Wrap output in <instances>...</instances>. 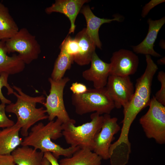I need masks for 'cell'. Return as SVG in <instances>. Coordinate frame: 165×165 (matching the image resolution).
<instances>
[{"label":"cell","mask_w":165,"mask_h":165,"mask_svg":"<svg viewBox=\"0 0 165 165\" xmlns=\"http://www.w3.org/2000/svg\"><path fill=\"white\" fill-rule=\"evenodd\" d=\"M107 92L113 101L115 108L123 109L128 106L134 94V88L129 76L110 75L105 87Z\"/></svg>","instance_id":"obj_9"},{"label":"cell","mask_w":165,"mask_h":165,"mask_svg":"<svg viewBox=\"0 0 165 165\" xmlns=\"http://www.w3.org/2000/svg\"><path fill=\"white\" fill-rule=\"evenodd\" d=\"M44 157L49 161L51 165H60L58 162L57 159L51 152H44Z\"/></svg>","instance_id":"obj_30"},{"label":"cell","mask_w":165,"mask_h":165,"mask_svg":"<svg viewBox=\"0 0 165 165\" xmlns=\"http://www.w3.org/2000/svg\"><path fill=\"white\" fill-rule=\"evenodd\" d=\"M72 102L75 112L80 115L93 112L101 115L109 114L115 108L114 102L105 87L88 89L85 92L80 94H72Z\"/></svg>","instance_id":"obj_5"},{"label":"cell","mask_w":165,"mask_h":165,"mask_svg":"<svg viewBox=\"0 0 165 165\" xmlns=\"http://www.w3.org/2000/svg\"><path fill=\"white\" fill-rule=\"evenodd\" d=\"M11 154L0 155V165H15Z\"/></svg>","instance_id":"obj_29"},{"label":"cell","mask_w":165,"mask_h":165,"mask_svg":"<svg viewBox=\"0 0 165 165\" xmlns=\"http://www.w3.org/2000/svg\"><path fill=\"white\" fill-rule=\"evenodd\" d=\"M6 104H0V128H3L11 127L15 124L14 122L6 115Z\"/></svg>","instance_id":"obj_26"},{"label":"cell","mask_w":165,"mask_h":165,"mask_svg":"<svg viewBox=\"0 0 165 165\" xmlns=\"http://www.w3.org/2000/svg\"><path fill=\"white\" fill-rule=\"evenodd\" d=\"M78 41L79 50L74 61L80 66L88 65L95 52L96 46L87 34L86 28L78 32L75 38Z\"/></svg>","instance_id":"obj_17"},{"label":"cell","mask_w":165,"mask_h":165,"mask_svg":"<svg viewBox=\"0 0 165 165\" xmlns=\"http://www.w3.org/2000/svg\"><path fill=\"white\" fill-rule=\"evenodd\" d=\"M70 89L73 94L79 95L84 93L88 89L85 85L76 82L72 84Z\"/></svg>","instance_id":"obj_27"},{"label":"cell","mask_w":165,"mask_h":165,"mask_svg":"<svg viewBox=\"0 0 165 165\" xmlns=\"http://www.w3.org/2000/svg\"><path fill=\"white\" fill-rule=\"evenodd\" d=\"M158 64H165V57H163L162 58L159 60L158 61Z\"/></svg>","instance_id":"obj_32"},{"label":"cell","mask_w":165,"mask_h":165,"mask_svg":"<svg viewBox=\"0 0 165 165\" xmlns=\"http://www.w3.org/2000/svg\"><path fill=\"white\" fill-rule=\"evenodd\" d=\"M88 2V0H57L51 6L46 9L45 12L48 14L59 13L65 15L71 23L69 34L73 33L76 28V17L84 4Z\"/></svg>","instance_id":"obj_13"},{"label":"cell","mask_w":165,"mask_h":165,"mask_svg":"<svg viewBox=\"0 0 165 165\" xmlns=\"http://www.w3.org/2000/svg\"><path fill=\"white\" fill-rule=\"evenodd\" d=\"M139 63L138 57L131 51L122 49L114 52L110 59V75L127 76L134 74Z\"/></svg>","instance_id":"obj_11"},{"label":"cell","mask_w":165,"mask_h":165,"mask_svg":"<svg viewBox=\"0 0 165 165\" xmlns=\"http://www.w3.org/2000/svg\"><path fill=\"white\" fill-rule=\"evenodd\" d=\"M13 94L16 97L15 103H12L6 106V112L15 114L16 116V123L21 127V134L25 137L28 134L29 129L37 122L48 119L46 111L43 107L36 108L37 103L43 105L45 98L43 95L31 97L23 92L21 89L13 85Z\"/></svg>","instance_id":"obj_3"},{"label":"cell","mask_w":165,"mask_h":165,"mask_svg":"<svg viewBox=\"0 0 165 165\" xmlns=\"http://www.w3.org/2000/svg\"><path fill=\"white\" fill-rule=\"evenodd\" d=\"M164 2L165 0H151L143 7L141 13V16L143 17H145L152 8Z\"/></svg>","instance_id":"obj_28"},{"label":"cell","mask_w":165,"mask_h":165,"mask_svg":"<svg viewBox=\"0 0 165 165\" xmlns=\"http://www.w3.org/2000/svg\"><path fill=\"white\" fill-rule=\"evenodd\" d=\"M9 75L6 73H2L0 75V100L2 103L5 104L11 103L10 100L6 98L2 92V88L5 87L7 90V94L9 95L13 94V89L11 87L8 82Z\"/></svg>","instance_id":"obj_24"},{"label":"cell","mask_w":165,"mask_h":165,"mask_svg":"<svg viewBox=\"0 0 165 165\" xmlns=\"http://www.w3.org/2000/svg\"><path fill=\"white\" fill-rule=\"evenodd\" d=\"M80 13L84 15L86 20L87 27L86 32L96 46L101 49V43L99 39L98 31L101 26L103 24L109 23L113 21L120 22V16H115L112 19L101 18L93 13L89 6L82 7Z\"/></svg>","instance_id":"obj_15"},{"label":"cell","mask_w":165,"mask_h":165,"mask_svg":"<svg viewBox=\"0 0 165 165\" xmlns=\"http://www.w3.org/2000/svg\"><path fill=\"white\" fill-rule=\"evenodd\" d=\"M7 53L4 41L0 40V75H14L23 71L25 64L18 55L14 54L10 56Z\"/></svg>","instance_id":"obj_18"},{"label":"cell","mask_w":165,"mask_h":165,"mask_svg":"<svg viewBox=\"0 0 165 165\" xmlns=\"http://www.w3.org/2000/svg\"><path fill=\"white\" fill-rule=\"evenodd\" d=\"M147 22L149 27L146 37L139 44L132 46V49L134 51L137 53L149 55L156 57H161L160 54L154 50L153 46L158 33L165 23V17L156 20L149 18Z\"/></svg>","instance_id":"obj_14"},{"label":"cell","mask_w":165,"mask_h":165,"mask_svg":"<svg viewBox=\"0 0 165 165\" xmlns=\"http://www.w3.org/2000/svg\"><path fill=\"white\" fill-rule=\"evenodd\" d=\"M61 51L57 58L51 74V78L55 81H58L64 78L67 70L70 68L74 61L73 57L67 53L63 49Z\"/></svg>","instance_id":"obj_22"},{"label":"cell","mask_w":165,"mask_h":165,"mask_svg":"<svg viewBox=\"0 0 165 165\" xmlns=\"http://www.w3.org/2000/svg\"><path fill=\"white\" fill-rule=\"evenodd\" d=\"M102 160L92 151L79 148L70 157L61 159L59 163L60 165H101Z\"/></svg>","instance_id":"obj_20"},{"label":"cell","mask_w":165,"mask_h":165,"mask_svg":"<svg viewBox=\"0 0 165 165\" xmlns=\"http://www.w3.org/2000/svg\"><path fill=\"white\" fill-rule=\"evenodd\" d=\"M102 125L96 136L92 151L105 160L109 159V150L114 135L121 130L116 117L105 114Z\"/></svg>","instance_id":"obj_10"},{"label":"cell","mask_w":165,"mask_h":165,"mask_svg":"<svg viewBox=\"0 0 165 165\" xmlns=\"http://www.w3.org/2000/svg\"><path fill=\"white\" fill-rule=\"evenodd\" d=\"M8 53L17 52L25 64L37 59L41 52V47L35 36L26 28H22L10 38L4 41Z\"/></svg>","instance_id":"obj_7"},{"label":"cell","mask_w":165,"mask_h":165,"mask_svg":"<svg viewBox=\"0 0 165 165\" xmlns=\"http://www.w3.org/2000/svg\"><path fill=\"white\" fill-rule=\"evenodd\" d=\"M147 64L145 71L137 80L133 96L126 108L123 110V126L118 138L119 141L127 142L131 125L138 114L149 106L150 100L151 86L153 77L158 69L150 55H145Z\"/></svg>","instance_id":"obj_1"},{"label":"cell","mask_w":165,"mask_h":165,"mask_svg":"<svg viewBox=\"0 0 165 165\" xmlns=\"http://www.w3.org/2000/svg\"><path fill=\"white\" fill-rule=\"evenodd\" d=\"M17 165H42L44 153L27 146L18 147L11 153Z\"/></svg>","instance_id":"obj_19"},{"label":"cell","mask_w":165,"mask_h":165,"mask_svg":"<svg viewBox=\"0 0 165 165\" xmlns=\"http://www.w3.org/2000/svg\"><path fill=\"white\" fill-rule=\"evenodd\" d=\"M90 68L82 72V76L86 80L92 82L94 88L105 87L110 75V63L102 60L95 52H94Z\"/></svg>","instance_id":"obj_12"},{"label":"cell","mask_w":165,"mask_h":165,"mask_svg":"<svg viewBox=\"0 0 165 165\" xmlns=\"http://www.w3.org/2000/svg\"><path fill=\"white\" fill-rule=\"evenodd\" d=\"M19 30L8 8L0 2V40L4 41L10 38Z\"/></svg>","instance_id":"obj_21"},{"label":"cell","mask_w":165,"mask_h":165,"mask_svg":"<svg viewBox=\"0 0 165 165\" xmlns=\"http://www.w3.org/2000/svg\"><path fill=\"white\" fill-rule=\"evenodd\" d=\"M42 165H51L49 161L45 157H43L42 161Z\"/></svg>","instance_id":"obj_31"},{"label":"cell","mask_w":165,"mask_h":165,"mask_svg":"<svg viewBox=\"0 0 165 165\" xmlns=\"http://www.w3.org/2000/svg\"><path fill=\"white\" fill-rule=\"evenodd\" d=\"M21 128L16 123L11 127L0 130V155L11 154L21 145L22 141L19 136Z\"/></svg>","instance_id":"obj_16"},{"label":"cell","mask_w":165,"mask_h":165,"mask_svg":"<svg viewBox=\"0 0 165 165\" xmlns=\"http://www.w3.org/2000/svg\"><path fill=\"white\" fill-rule=\"evenodd\" d=\"M90 118V122L79 126H75V121L71 119L62 124V136L68 144L93 151L95 138L101 130L104 117L94 112Z\"/></svg>","instance_id":"obj_4"},{"label":"cell","mask_w":165,"mask_h":165,"mask_svg":"<svg viewBox=\"0 0 165 165\" xmlns=\"http://www.w3.org/2000/svg\"><path fill=\"white\" fill-rule=\"evenodd\" d=\"M70 80L68 77H64L58 81L54 80L50 77L49 78L50 85V93L43 105L46 108L49 121L57 117L64 123L71 119L65 108L63 99L64 88Z\"/></svg>","instance_id":"obj_8"},{"label":"cell","mask_w":165,"mask_h":165,"mask_svg":"<svg viewBox=\"0 0 165 165\" xmlns=\"http://www.w3.org/2000/svg\"><path fill=\"white\" fill-rule=\"evenodd\" d=\"M60 48L74 58L79 52L78 41L75 38H73L70 36H67L61 43Z\"/></svg>","instance_id":"obj_23"},{"label":"cell","mask_w":165,"mask_h":165,"mask_svg":"<svg viewBox=\"0 0 165 165\" xmlns=\"http://www.w3.org/2000/svg\"><path fill=\"white\" fill-rule=\"evenodd\" d=\"M149 109L139 120L146 137L158 144L165 143V106L154 96L151 99Z\"/></svg>","instance_id":"obj_6"},{"label":"cell","mask_w":165,"mask_h":165,"mask_svg":"<svg viewBox=\"0 0 165 165\" xmlns=\"http://www.w3.org/2000/svg\"><path fill=\"white\" fill-rule=\"evenodd\" d=\"M158 80L161 83V88L156 94L154 96L160 103L165 106V73L163 71H160L158 74Z\"/></svg>","instance_id":"obj_25"},{"label":"cell","mask_w":165,"mask_h":165,"mask_svg":"<svg viewBox=\"0 0 165 165\" xmlns=\"http://www.w3.org/2000/svg\"><path fill=\"white\" fill-rule=\"evenodd\" d=\"M62 123L57 119L55 121H50L45 125L42 122L34 125L22 140L21 145L32 146L43 153L50 152L57 159L61 156L70 157L80 148L71 146L64 148L52 141L62 136Z\"/></svg>","instance_id":"obj_2"}]
</instances>
